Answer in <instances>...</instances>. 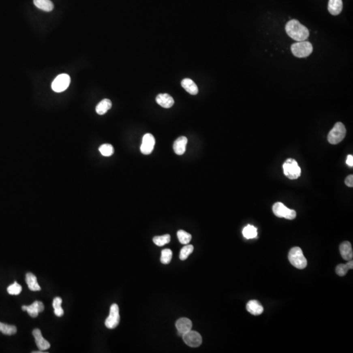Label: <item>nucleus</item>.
I'll return each instance as SVG.
<instances>
[{
	"label": "nucleus",
	"mask_w": 353,
	"mask_h": 353,
	"mask_svg": "<svg viewBox=\"0 0 353 353\" xmlns=\"http://www.w3.org/2000/svg\"><path fill=\"white\" fill-rule=\"evenodd\" d=\"M212 248V234L202 222L173 226L155 250V267L167 277H185L196 271Z\"/></svg>",
	"instance_id": "f257e3e1"
},
{
	"label": "nucleus",
	"mask_w": 353,
	"mask_h": 353,
	"mask_svg": "<svg viewBox=\"0 0 353 353\" xmlns=\"http://www.w3.org/2000/svg\"><path fill=\"white\" fill-rule=\"evenodd\" d=\"M336 320V308L326 296H312L303 303L289 318V338L299 345L316 341Z\"/></svg>",
	"instance_id": "f03ea898"
},
{
	"label": "nucleus",
	"mask_w": 353,
	"mask_h": 353,
	"mask_svg": "<svg viewBox=\"0 0 353 353\" xmlns=\"http://www.w3.org/2000/svg\"><path fill=\"white\" fill-rule=\"evenodd\" d=\"M102 14L118 28L150 36L161 24V14L152 0H101Z\"/></svg>",
	"instance_id": "7ed1b4c3"
}]
</instances>
